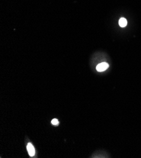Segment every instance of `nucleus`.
Returning <instances> with one entry per match:
<instances>
[{"instance_id":"f257e3e1","label":"nucleus","mask_w":141,"mask_h":158,"mask_svg":"<svg viewBox=\"0 0 141 158\" xmlns=\"http://www.w3.org/2000/svg\"><path fill=\"white\" fill-rule=\"evenodd\" d=\"M109 67V64L106 62H102L100 63L99 64H98L96 67V70L98 72H103L106 70Z\"/></svg>"},{"instance_id":"f03ea898","label":"nucleus","mask_w":141,"mask_h":158,"mask_svg":"<svg viewBox=\"0 0 141 158\" xmlns=\"http://www.w3.org/2000/svg\"><path fill=\"white\" fill-rule=\"evenodd\" d=\"M27 149L28 153L30 155V156L33 157V156H34L35 155V149H34V147L33 146L32 144L29 143L27 144Z\"/></svg>"},{"instance_id":"7ed1b4c3","label":"nucleus","mask_w":141,"mask_h":158,"mask_svg":"<svg viewBox=\"0 0 141 158\" xmlns=\"http://www.w3.org/2000/svg\"><path fill=\"white\" fill-rule=\"evenodd\" d=\"M119 25L121 27H125L127 25V21L125 18H121L119 20Z\"/></svg>"},{"instance_id":"20e7f679","label":"nucleus","mask_w":141,"mask_h":158,"mask_svg":"<svg viewBox=\"0 0 141 158\" xmlns=\"http://www.w3.org/2000/svg\"><path fill=\"white\" fill-rule=\"evenodd\" d=\"M51 123L53 125H58L59 124V121L58 119H56V118H54L51 121Z\"/></svg>"}]
</instances>
